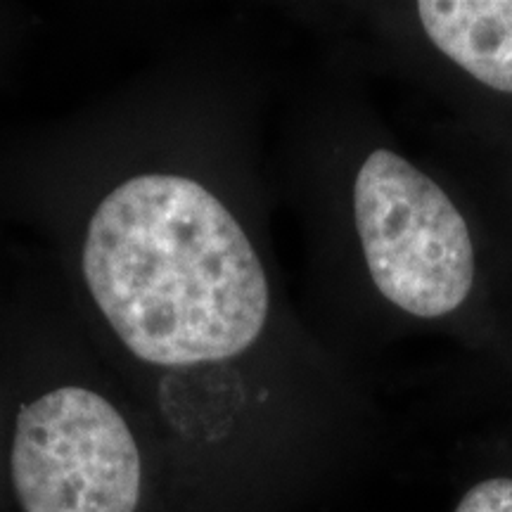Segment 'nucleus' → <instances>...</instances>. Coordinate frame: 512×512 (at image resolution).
<instances>
[{
	"label": "nucleus",
	"mask_w": 512,
	"mask_h": 512,
	"mask_svg": "<svg viewBox=\"0 0 512 512\" xmlns=\"http://www.w3.org/2000/svg\"><path fill=\"white\" fill-rule=\"evenodd\" d=\"M430 41L484 86L512 93V0H422Z\"/></svg>",
	"instance_id": "nucleus-4"
},
{
	"label": "nucleus",
	"mask_w": 512,
	"mask_h": 512,
	"mask_svg": "<svg viewBox=\"0 0 512 512\" xmlns=\"http://www.w3.org/2000/svg\"><path fill=\"white\" fill-rule=\"evenodd\" d=\"M356 228L370 278L406 313L439 318L475 285L470 230L448 195L389 150H375L356 176Z\"/></svg>",
	"instance_id": "nucleus-2"
},
{
	"label": "nucleus",
	"mask_w": 512,
	"mask_h": 512,
	"mask_svg": "<svg viewBox=\"0 0 512 512\" xmlns=\"http://www.w3.org/2000/svg\"><path fill=\"white\" fill-rule=\"evenodd\" d=\"M83 275L131 354L197 366L247 351L268 318V283L233 214L200 183H121L88 223Z\"/></svg>",
	"instance_id": "nucleus-1"
},
{
	"label": "nucleus",
	"mask_w": 512,
	"mask_h": 512,
	"mask_svg": "<svg viewBox=\"0 0 512 512\" xmlns=\"http://www.w3.org/2000/svg\"><path fill=\"white\" fill-rule=\"evenodd\" d=\"M456 512H512V479H486L472 486Z\"/></svg>",
	"instance_id": "nucleus-5"
},
{
	"label": "nucleus",
	"mask_w": 512,
	"mask_h": 512,
	"mask_svg": "<svg viewBox=\"0 0 512 512\" xmlns=\"http://www.w3.org/2000/svg\"><path fill=\"white\" fill-rule=\"evenodd\" d=\"M12 482L24 512H136L140 453L110 401L62 387L19 411Z\"/></svg>",
	"instance_id": "nucleus-3"
}]
</instances>
